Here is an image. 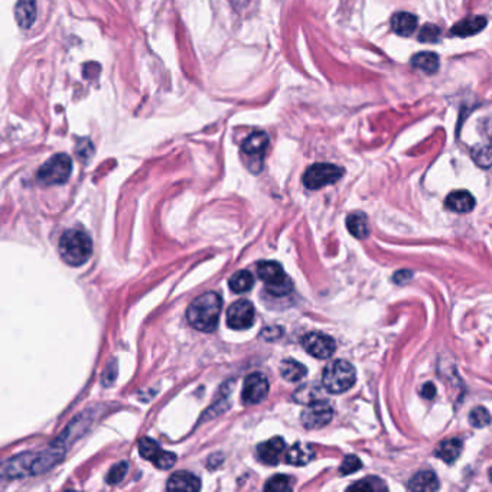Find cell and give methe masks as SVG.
<instances>
[{"instance_id":"17","label":"cell","mask_w":492,"mask_h":492,"mask_svg":"<svg viewBox=\"0 0 492 492\" xmlns=\"http://www.w3.org/2000/svg\"><path fill=\"white\" fill-rule=\"evenodd\" d=\"M15 18L21 28H31L36 19V0H18Z\"/></svg>"},{"instance_id":"7","label":"cell","mask_w":492,"mask_h":492,"mask_svg":"<svg viewBox=\"0 0 492 492\" xmlns=\"http://www.w3.org/2000/svg\"><path fill=\"white\" fill-rule=\"evenodd\" d=\"M137 449L142 458L150 461L157 469H171L177 462L175 454L160 449L159 445L153 439H150V437H142L137 444Z\"/></svg>"},{"instance_id":"5","label":"cell","mask_w":492,"mask_h":492,"mask_svg":"<svg viewBox=\"0 0 492 492\" xmlns=\"http://www.w3.org/2000/svg\"><path fill=\"white\" fill-rule=\"evenodd\" d=\"M73 171V160L68 155L52 156L38 171V181L42 185H61L66 184Z\"/></svg>"},{"instance_id":"29","label":"cell","mask_w":492,"mask_h":492,"mask_svg":"<svg viewBox=\"0 0 492 492\" xmlns=\"http://www.w3.org/2000/svg\"><path fill=\"white\" fill-rule=\"evenodd\" d=\"M469 422L473 427H485L491 423V414L485 407H475L469 414Z\"/></svg>"},{"instance_id":"16","label":"cell","mask_w":492,"mask_h":492,"mask_svg":"<svg viewBox=\"0 0 492 492\" xmlns=\"http://www.w3.org/2000/svg\"><path fill=\"white\" fill-rule=\"evenodd\" d=\"M485 26H486V18L472 16V18H466V19L458 22L456 25H454L451 29V35L461 36V38L472 36V35H476L478 32H481Z\"/></svg>"},{"instance_id":"15","label":"cell","mask_w":492,"mask_h":492,"mask_svg":"<svg viewBox=\"0 0 492 492\" xmlns=\"http://www.w3.org/2000/svg\"><path fill=\"white\" fill-rule=\"evenodd\" d=\"M167 488L169 491H199L201 482L199 479L191 472H175L169 481Z\"/></svg>"},{"instance_id":"27","label":"cell","mask_w":492,"mask_h":492,"mask_svg":"<svg viewBox=\"0 0 492 492\" xmlns=\"http://www.w3.org/2000/svg\"><path fill=\"white\" fill-rule=\"evenodd\" d=\"M266 491L273 492H283V491H292L293 489V479L288 475H276L270 478V481L264 485Z\"/></svg>"},{"instance_id":"21","label":"cell","mask_w":492,"mask_h":492,"mask_svg":"<svg viewBox=\"0 0 492 492\" xmlns=\"http://www.w3.org/2000/svg\"><path fill=\"white\" fill-rule=\"evenodd\" d=\"M347 227L350 233L357 239H365L370 234L368 218L362 212H352L347 218Z\"/></svg>"},{"instance_id":"24","label":"cell","mask_w":492,"mask_h":492,"mask_svg":"<svg viewBox=\"0 0 492 492\" xmlns=\"http://www.w3.org/2000/svg\"><path fill=\"white\" fill-rule=\"evenodd\" d=\"M281 372H282V377L291 382H298L300 381L308 370L303 364L295 361V360H285L281 365Z\"/></svg>"},{"instance_id":"9","label":"cell","mask_w":492,"mask_h":492,"mask_svg":"<svg viewBox=\"0 0 492 492\" xmlns=\"http://www.w3.org/2000/svg\"><path fill=\"white\" fill-rule=\"evenodd\" d=\"M334 417V409L323 400L310 403L302 413V423L306 429H320Z\"/></svg>"},{"instance_id":"14","label":"cell","mask_w":492,"mask_h":492,"mask_svg":"<svg viewBox=\"0 0 492 492\" xmlns=\"http://www.w3.org/2000/svg\"><path fill=\"white\" fill-rule=\"evenodd\" d=\"M445 205L448 209L454 211V212H469L475 208V198L471 192L468 191H454L448 195Z\"/></svg>"},{"instance_id":"32","label":"cell","mask_w":492,"mask_h":492,"mask_svg":"<svg viewBox=\"0 0 492 492\" xmlns=\"http://www.w3.org/2000/svg\"><path fill=\"white\" fill-rule=\"evenodd\" d=\"M361 466H362V464H361V461H360L355 455H348V456L344 459V462H342V465H341V468H340V472H341L342 475H350V473L357 472Z\"/></svg>"},{"instance_id":"22","label":"cell","mask_w":492,"mask_h":492,"mask_svg":"<svg viewBox=\"0 0 492 492\" xmlns=\"http://www.w3.org/2000/svg\"><path fill=\"white\" fill-rule=\"evenodd\" d=\"M409 488L412 491H436L439 488V481L433 472L422 471L412 478Z\"/></svg>"},{"instance_id":"6","label":"cell","mask_w":492,"mask_h":492,"mask_svg":"<svg viewBox=\"0 0 492 492\" xmlns=\"http://www.w3.org/2000/svg\"><path fill=\"white\" fill-rule=\"evenodd\" d=\"M344 175V169L333 163H315L303 175V185L308 189H320L326 185L338 182Z\"/></svg>"},{"instance_id":"26","label":"cell","mask_w":492,"mask_h":492,"mask_svg":"<svg viewBox=\"0 0 492 492\" xmlns=\"http://www.w3.org/2000/svg\"><path fill=\"white\" fill-rule=\"evenodd\" d=\"M348 489L350 491H358V492H380V491H386L387 485L378 478L367 476L364 479L358 481L357 483L351 485Z\"/></svg>"},{"instance_id":"18","label":"cell","mask_w":492,"mask_h":492,"mask_svg":"<svg viewBox=\"0 0 492 492\" xmlns=\"http://www.w3.org/2000/svg\"><path fill=\"white\" fill-rule=\"evenodd\" d=\"M464 449V444L461 439H456V437H452V439L444 441L436 449V456L445 461L446 464H454L462 454Z\"/></svg>"},{"instance_id":"3","label":"cell","mask_w":492,"mask_h":492,"mask_svg":"<svg viewBox=\"0 0 492 492\" xmlns=\"http://www.w3.org/2000/svg\"><path fill=\"white\" fill-rule=\"evenodd\" d=\"M322 384L333 394L345 393L355 384V368L345 360H337L323 370Z\"/></svg>"},{"instance_id":"1","label":"cell","mask_w":492,"mask_h":492,"mask_svg":"<svg viewBox=\"0 0 492 492\" xmlns=\"http://www.w3.org/2000/svg\"><path fill=\"white\" fill-rule=\"evenodd\" d=\"M223 308L221 296L215 292H208L197 298L187 310L188 322L197 331L212 333L216 330Z\"/></svg>"},{"instance_id":"23","label":"cell","mask_w":492,"mask_h":492,"mask_svg":"<svg viewBox=\"0 0 492 492\" xmlns=\"http://www.w3.org/2000/svg\"><path fill=\"white\" fill-rule=\"evenodd\" d=\"M412 66L426 74H433L439 68V57L434 52H420L412 58Z\"/></svg>"},{"instance_id":"36","label":"cell","mask_w":492,"mask_h":492,"mask_svg":"<svg viewBox=\"0 0 492 492\" xmlns=\"http://www.w3.org/2000/svg\"><path fill=\"white\" fill-rule=\"evenodd\" d=\"M231 2H233V5L236 6V8H244L246 5H247V2H248V0H231Z\"/></svg>"},{"instance_id":"35","label":"cell","mask_w":492,"mask_h":492,"mask_svg":"<svg viewBox=\"0 0 492 492\" xmlns=\"http://www.w3.org/2000/svg\"><path fill=\"white\" fill-rule=\"evenodd\" d=\"M404 276H412V273H409V271H400V273H397V275L394 276V281L402 283L403 279H404Z\"/></svg>"},{"instance_id":"8","label":"cell","mask_w":492,"mask_h":492,"mask_svg":"<svg viewBox=\"0 0 492 492\" xmlns=\"http://www.w3.org/2000/svg\"><path fill=\"white\" fill-rule=\"evenodd\" d=\"M254 323V306L246 299L234 302L227 310V325L231 330L246 331Z\"/></svg>"},{"instance_id":"10","label":"cell","mask_w":492,"mask_h":492,"mask_svg":"<svg viewBox=\"0 0 492 492\" xmlns=\"http://www.w3.org/2000/svg\"><path fill=\"white\" fill-rule=\"evenodd\" d=\"M268 393V380L261 372L250 374L244 381V389L241 393V400L244 404H258Z\"/></svg>"},{"instance_id":"20","label":"cell","mask_w":492,"mask_h":492,"mask_svg":"<svg viewBox=\"0 0 492 492\" xmlns=\"http://www.w3.org/2000/svg\"><path fill=\"white\" fill-rule=\"evenodd\" d=\"M315 456V452L312 449L310 445L308 444H295L286 454V462L291 465H296V466H302L309 464Z\"/></svg>"},{"instance_id":"13","label":"cell","mask_w":492,"mask_h":492,"mask_svg":"<svg viewBox=\"0 0 492 492\" xmlns=\"http://www.w3.org/2000/svg\"><path fill=\"white\" fill-rule=\"evenodd\" d=\"M267 146H268V135L266 132H254L244 140L241 150L246 156L261 159Z\"/></svg>"},{"instance_id":"28","label":"cell","mask_w":492,"mask_h":492,"mask_svg":"<svg viewBox=\"0 0 492 492\" xmlns=\"http://www.w3.org/2000/svg\"><path fill=\"white\" fill-rule=\"evenodd\" d=\"M473 160L482 168L492 165V147L491 146H478L472 152Z\"/></svg>"},{"instance_id":"19","label":"cell","mask_w":492,"mask_h":492,"mask_svg":"<svg viewBox=\"0 0 492 492\" xmlns=\"http://www.w3.org/2000/svg\"><path fill=\"white\" fill-rule=\"evenodd\" d=\"M392 28L400 36H410L417 28V18L409 12H399L392 18Z\"/></svg>"},{"instance_id":"31","label":"cell","mask_w":492,"mask_h":492,"mask_svg":"<svg viewBox=\"0 0 492 492\" xmlns=\"http://www.w3.org/2000/svg\"><path fill=\"white\" fill-rule=\"evenodd\" d=\"M439 38H441V28L431 23L424 25L419 35V41L422 42H437Z\"/></svg>"},{"instance_id":"30","label":"cell","mask_w":492,"mask_h":492,"mask_svg":"<svg viewBox=\"0 0 492 492\" xmlns=\"http://www.w3.org/2000/svg\"><path fill=\"white\" fill-rule=\"evenodd\" d=\"M127 469H129V465L126 462H120L117 465H115L110 472H108L107 475V483L108 485H116V483H120L123 481V478L126 476L127 473Z\"/></svg>"},{"instance_id":"11","label":"cell","mask_w":492,"mask_h":492,"mask_svg":"<svg viewBox=\"0 0 492 492\" xmlns=\"http://www.w3.org/2000/svg\"><path fill=\"white\" fill-rule=\"evenodd\" d=\"M302 345L312 357L319 360L330 358L337 350L335 341L330 335H325L322 333H310L305 335Z\"/></svg>"},{"instance_id":"33","label":"cell","mask_w":492,"mask_h":492,"mask_svg":"<svg viewBox=\"0 0 492 492\" xmlns=\"http://www.w3.org/2000/svg\"><path fill=\"white\" fill-rule=\"evenodd\" d=\"M91 153H93V145L88 142V139L81 140V142L78 143V146H77V155H78V157L87 160V157L91 156Z\"/></svg>"},{"instance_id":"34","label":"cell","mask_w":492,"mask_h":492,"mask_svg":"<svg viewBox=\"0 0 492 492\" xmlns=\"http://www.w3.org/2000/svg\"><path fill=\"white\" fill-rule=\"evenodd\" d=\"M420 393H422V396L424 399L430 400V399H433L436 396V387L431 384V382H426V384L422 387Z\"/></svg>"},{"instance_id":"37","label":"cell","mask_w":492,"mask_h":492,"mask_svg":"<svg viewBox=\"0 0 492 492\" xmlns=\"http://www.w3.org/2000/svg\"><path fill=\"white\" fill-rule=\"evenodd\" d=\"M489 478H491V481H492V468H491V471H489Z\"/></svg>"},{"instance_id":"25","label":"cell","mask_w":492,"mask_h":492,"mask_svg":"<svg viewBox=\"0 0 492 492\" xmlns=\"http://www.w3.org/2000/svg\"><path fill=\"white\" fill-rule=\"evenodd\" d=\"M254 278L250 271L247 270H240L231 276L230 279V289L234 293H246L253 288Z\"/></svg>"},{"instance_id":"2","label":"cell","mask_w":492,"mask_h":492,"mask_svg":"<svg viewBox=\"0 0 492 492\" xmlns=\"http://www.w3.org/2000/svg\"><path fill=\"white\" fill-rule=\"evenodd\" d=\"M61 258L70 266L84 264L93 253V243L90 236L81 229H73L66 231L60 240Z\"/></svg>"},{"instance_id":"4","label":"cell","mask_w":492,"mask_h":492,"mask_svg":"<svg viewBox=\"0 0 492 492\" xmlns=\"http://www.w3.org/2000/svg\"><path fill=\"white\" fill-rule=\"evenodd\" d=\"M257 275L267 291L275 296H286L292 291V282L283 267L276 261H261L257 266Z\"/></svg>"},{"instance_id":"12","label":"cell","mask_w":492,"mask_h":492,"mask_svg":"<svg viewBox=\"0 0 492 492\" xmlns=\"http://www.w3.org/2000/svg\"><path fill=\"white\" fill-rule=\"evenodd\" d=\"M285 448L286 445L282 437H271L270 441L258 445L257 456L266 465H276L279 464L281 456L285 452Z\"/></svg>"}]
</instances>
